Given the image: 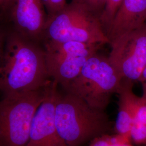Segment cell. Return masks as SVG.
<instances>
[{
    "label": "cell",
    "mask_w": 146,
    "mask_h": 146,
    "mask_svg": "<svg viewBox=\"0 0 146 146\" xmlns=\"http://www.w3.org/2000/svg\"><path fill=\"white\" fill-rule=\"evenodd\" d=\"M90 11L100 18L104 10L106 0H80Z\"/></svg>",
    "instance_id": "obj_18"
},
{
    "label": "cell",
    "mask_w": 146,
    "mask_h": 146,
    "mask_svg": "<svg viewBox=\"0 0 146 146\" xmlns=\"http://www.w3.org/2000/svg\"><path fill=\"white\" fill-rule=\"evenodd\" d=\"M133 82L123 80L119 95L118 112L114 129L115 134L129 138L131 125L135 121L136 106L138 96L133 91Z\"/></svg>",
    "instance_id": "obj_10"
},
{
    "label": "cell",
    "mask_w": 146,
    "mask_h": 146,
    "mask_svg": "<svg viewBox=\"0 0 146 146\" xmlns=\"http://www.w3.org/2000/svg\"><path fill=\"white\" fill-rule=\"evenodd\" d=\"M139 81L141 82L143 89L142 96L146 98V66L144 69L143 72L142 73L141 78L139 80Z\"/></svg>",
    "instance_id": "obj_20"
},
{
    "label": "cell",
    "mask_w": 146,
    "mask_h": 146,
    "mask_svg": "<svg viewBox=\"0 0 146 146\" xmlns=\"http://www.w3.org/2000/svg\"><path fill=\"white\" fill-rule=\"evenodd\" d=\"M135 121L146 124V98L142 96L137 100Z\"/></svg>",
    "instance_id": "obj_17"
},
{
    "label": "cell",
    "mask_w": 146,
    "mask_h": 146,
    "mask_svg": "<svg viewBox=\"0 0 146 146\" xmlns=\"http://www.w3.org/2000/svg\"><path fill=\"white\" fill-rule=\"evenodd\" d=\"M49 78L44 49L14 31L7 33L0 66V91L4 97L43 88Z\"/></svg>",
    "instance_id": "obj_1"
},
{
    "label": "cell",
    "mask_w": 146,
    "mask_h": 146,
    "mask_svg": "<svg viewBox=\"0 0 146 146\" xmlns=\"http://www.w3.org/2000/svg\"><path fill=\"white\" fill-rule=\"evenodd\" d=\"M90 56L68 57L48 65L50 78L58 86H61L63 90L66 89L79 75Z\"/></svg>",
    "instance_id": "obj_12"
},
{
    "label": "cell",
    "mask_w": 146,
    "mask_h": 146,
    "mask_svg": "<svg viewBox=\"0 0 146 146\" xmlns=\"http://www.w3.org/2000/svg\"><path fill=\"white\" fill-rule=\"evenodd\" d=\"M9 0H0V13L5 8Z\"/></svg>",
    "instance_id": "obj_22"
},
{
    "label": "cell",
    "mask_w": 146,
    "mask_h": 146,
    "mask_svg": "<svg viewBox=\"0 0 146 146\" xmlns=\"http://www.w3.org/2000/svg\"><path fill=\"white\" fill-rule=\"evenodd\" d=\"M46 87L3 97L0 101V146H27L31 122L44 99Z\"/></svg>",
    "instance_id": "obj_5"
},
{
    "label": "cell",
    "mask_w": 146,
    "mask_h": 146,
    "mask_svg": "<svg viewBox=\"0 0 146 146\" xmlns=\"http://www.w3.org/2000/svg\"><path fill=\"white\" fill-rule=\"evenodd\" d=\"M115 146H133L130 140L125 137H122Z\"/></svg>",
    "instance_id": "obj_21"
},
{
    "label": "cell",
    "mask_w": 146,
    "mask_h": 146,
    "mask_svg": "<svg viewBox=\"0 0 146 146\" xmlns=\"http://www.w3.org/2000/svg\"><path fill=\"white\" fill-rule=\"evenodd\" d=\"M43 41L110 44L99 17L80 0H72L57 14L47 18Z\"/></svg>",
    "instance_id": "obj_3"
},
{
    "label": "cell",
    "mask_w": 146,
    "mask_h": 146,
    "mask_svg": "<svg viewBox=\"0 0 146 146\" xmlns=\"http://www.w3.org/2000/svg\"><path fill=\"white\" fill-rule=\"evenodd\" d=\"M41 0H9L0 15L11 23V29L35 42L43 41L47 13Z\"/></svg>",
    "instance_id": "obj_7"
},
{
    "label": "cell",
    "mask_w": 146,
    "mask_h": 146,
    "mask_svg": "<svg viewBox=\"0 0 146 146\" xmlns=\"http://www.w3.org/2000/svg\"><path fill=\"white\" fill-rule=\"evenodd\" d=\"M122 137L123 136L116 134H105L92 140L89 142V146H115Z\"/></svg>",
    "instance_id": "obj_15"
},
{
    "label": "cell",
    "mask_w": 146,
    "mask_h": 146,
    "mask_svg": "<svg viewBox=\"0 0 146 146\" xmlns=\"http://www.w3.org/2000/svg\"><path fill=\"white\" fill-rule=\"evenodd\" d=\"M58 86L52 80L46 86L44 99L31 122L27 146H64L58 136L55 122Z\"/></svg>",
    "instance_id": "obj_8"
},
{
    "label": "cell",
    "mask_w": 146,
    "mask_h": 146,
    "mask_svg": "<svg viewBox=\"0 0 146 146\" xmlns=\"http://www.w3.org/2000/svg\"><path fill=\"white\" fill-rule=\"evenodd\" d=\"M129 138L131 142L146 146V124L134 121L129 131Z\"/></svg>",
    "instance_id": "obj_14"
},
{
    "label": "cell",
    "mask_w": 146,
    "mask_h": 146,
    "mask_svg": "<svg viewBox=\"0 0 146 146\" xmlns=\"http://www.w3.org/2000/svg\"></svg>",
    "instance_id": "obj_23"
},
{
    "label": "cell",
    "mask_w": 146,
    "mask_h": 146,
    "mask_svg": "<svg viewBox=\"0 0 146 146\" xmlns=\"http://www.w3.org/2000/svg\"><path fill=\"white\" fill-rule=\"evenodd\" d=\"M58 136L64 146H83L110 134L112 123L105 110L90 107L76 95L58 92L55 110Z\"/></svg>",
    "instance_id": "obj_2"
},
{
    "label": "cell",
    "mask_w": 146,
    "mask_h": 146,
    "mask_svg": "<svg viewBox=\"0 0 146 146\" xmlns=\"http://www.w3.org/2000/svg\"><path fill=\"white\" fill-rule=\"evenodd\" d=\"M122 1V0H106L104 10L100 19L107 35L110 31L113 21Z\"/></svg>",
    "instance_id": "obj_13"
},
{
    "label": "cell",
    "mask_w": 146,
    "mask_h": 146,
    "mask_svg": "<svg viewBox=\"0 0 146 146\" xmlns=\"http://www.w3.org/2000/svg\"><path fill=\"white\" fill-rule=\"evenodd\" d=\"M101 45L77 41L44 42L47 66L68 57L91 56L97 52Z\"/></svg>",
    "instance_id": "obj_11"
},
{
    "label": "cell",
    "mask_w": 146,
    "mask_h": 146,
    "mask_svg": "<svg viewBox=\"0 0 146 146\" xmlns=\"http://www.w3.org/2000/svg\"><path fill=\"white\" fill-rule=\"evenodd\" d=\"M122 80L108 58L96 52L89 58L78 76L64 90L92 107L106 110L111 96L118 93Z\"/></svg>",
    "instance_id": "obj_4"
},
{
    "label": "cell",
    "mask_w": 146,
    "mask_h": 146,
    "mask_svg": "<svg viewBox=\"0 0 146 146\" xmlns=\"http://www.w3.org/2000/svg\"><path fill=\"white\" fill-rule=\"evenodd\" d=\"M41 1L47 11V18L57 14L67 4L66 0H41Z\"/></svg>",
    "instance_id": "obj_16"
},
{
    "label": "cell",
    "mask_w": 146,
    "mask_h": 146,
    "mask_svg": "<svg viewBox=\"0 0 146 146\" xmlns=\"http://www.w3.org/2000/svg\"><path fill=\"white\" fill-rule=\"evenodd\" d=\"M146 22V0H122L107 37L110 44L123 34L143 26Z\"/></svg>",
    "instance_id": "obj_9"
},
{
    "label": "cell",
    "mask_w": 146,
    "mask_h": 146,
    "mask_svg": "<svg viewBox=\"0 0 146 146\" xmlns=\"http://www.w3.org/2000/svg\"><path fill=\"white\" fill-rule=\"evenodd\" d=\"M108 59L123 80L139 81L146 66V24L110 43Z\"/></svg>",
    "instance_id": "obj_6"
},
{
    "label": "cell",
    "mask_w": 146,
    "mask_h": 146,
    "mask_svg": "<svg viewBox=\"0 0 146 146\" xmlns=\"http://www.w3.org/2000/svg\"><path fill=\"white\" fill-rule=\"evenodd\" d=\"M6 35H7V33L3 31L0 28V66L1 64L3 52H4Z\"/></svg>",
    "instance_id": "obj_19"
}]
</instances>
